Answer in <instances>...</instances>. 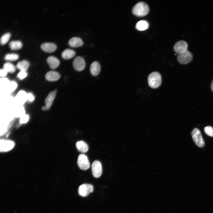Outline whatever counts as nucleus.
<instances>
[{
  "mask_svg": "<svg viewBox=\"0 0 213 213\" xmlns=\"http://www.w3.org/2000/svg\"><path fill=\"white\" fill-rule=\"evenodd\" d=\"M149 9L148 5L145 3L141 2L135 5L132 9V13L135 16L142 17L148 14Z\"/></svg>",
  "mask_w": 213,
  "mask_h": 213,
  "instance_id": "1",
  "label": "nucleus"
},
{
  "mask_svg": "<svg viewBox=\"0 0 213 213\" xmlns=\"http://www.w3.org/2000/svg\"><path fill=\"white\" fill-rule=\"evenodd\" d=\"M148 81L149 85L153 88H158L162 82V78L160 74L154 72L151 73L148 78Z\"/></svg>",
  "mask_w": 213,
  "mask_h": 213,
  "instance_id": "2",
  "label": "nucleus"
},
{
  "mask_svg": "<svg viewBox=\"0 0 213 213\" xmlns=\"http://www.w3.org/2000/svg\"><path fill=\"white\" fill-rule=\"evenodd\" d=\"M191 134L194 142L198 147L202 148L204 146V141L199 129L194 128L192 131Z\"/></svg>",
  "mask_w": 213,
  "mask_h": 213,
  "instance_id": "3",
  "label": "nucleus"
},
{
  "mask_svg": "<svg viewBox=\"0 0 213 213\" xmlns=\"http://www.w3.org/2000/svg\"><path fill=\"white\" fill-rule=\"evenodd\" d=\"M192 54L187 50L178 54L177 59L178 62L181 64H186L190 62L193 59Z\"/></svg>",
  "mask_w": 213,
  "mask_h": 213,
  "instance_id": "4",
  "label": "nucleus"
},
{
  "mask_svg": "<svg viewBox=\"0 0 213 213\" xmlns=\"http://www.w3.org/2000/svg\"><path fill=\"white\" fill-rule=\"evenodd\" d=\"M77 164L80 169L86 170L90 167V163L87 156L83 154L79 155L78 157Z\"/></svg>",
  "mask_w": 213,
  "mask_h": 213,
  "instance_id": "5",
  "label": "nucleus"
},
{
  "mask_svg": "<svg viewBox=\"0 0 213 213\" xmlns=\"http://www.w3.org/2000/svg\"><path fill=\"white\" fill-rule=\"evenodd\" d=\"M93 191V186L89 184L85 183L79 186L78 188L79 195L82 197H86Z\"/></svg>",
  "mask_w": 213,
  "mask_h": 213,
  "instance_id": "6",
  "label": "nucleus"
},
{
  "mask_svg": "<svg viewBox=\"0 0 213 213\" xmlns=\"http://www.w3.org/2000/svg\"><path fill=\"white\" fill-rule=\"evenodd\" d=\"M73 66L75 69L78 71H81L85 67V61L82 57L78 56L74 59L73 62Z\"/></svg>",
  "mask_w": 213,
  "mask_h": 213,
  "instance_id": "7",
  "label": "nucleus"
},
{
  "mask_svg": "<svg viewBox=\"0 0 213 213\" xmlns=\"http://www.w3.org/2000/svg\"><path fill=\"white\" fill-rule=\"evenodd\" d=\"M93 176L96 178L100 177L102 173V167L101 163L98 160L93 161L91 165Z\"/></svg>",
  "mask_w": 213,
  "mask_h": 213,
  "instance_id": "8",
  "label": "nucleus"
},
{
  "mask_svg": "<svg viewBox=\"0 0 213 213\" xmlns=\"http://www.w3.org/2000/svg\"><path fill=\"white\" fill-rule=\"evenodd\" d=\"M56 93L57 91L54 90L49 93L45 100V105L42 107L43 110H46L49 109L56 96Z\"/></svg>",
  "mask_w": 213,
  "mask_h": 213,
  "instance_id": "9",
  "label": "nucleus"
},
{
  "mask_svg": "<svg viewBox=\"0 0 213 213\" xmlns=\"http://www.w3.org/2000/svg\"><path fill=\"white\" fill-rule=\"evenodd\" d=\"M188 44L184 41H180L175 43L173 47L175 52L178 54L187 50Z\"/></svg>",
  "mask_w": 213,
  "mask_h": 213,
  "instance_id": "10",
  "label": "nucleus"
},
{
  "mask_svg": "<svg viewBox=\"0 0 213 213\" xmlns=\"http://www.w3.org/2000/svg\"><path fill=\"white\" fill-rule=\"evenodd\" d=\"M13 142L9 140H1L0 141L1 151H7L12 149L14 146Z\"/></svg>",
  "mask_w": 213,
  "mask_h": 213,
  "instance_id": "11",
  "label": "nucleus"
},
{
  "mask_svg": "<svg viewBox=\"0 0 213 213\" xmlns=\"http://www.w3.org/2000/svg\"><path fill=\"white\" fill-rule=\"evenodd\" d=\"M41 47L43 51L48 53L54 52L57 48V46L55 44L49 42L43 43L41 44Z\"/></svg>",
  "mask_w": 213,
  "mask_h": 213,
  "instance_id": "12",
  "label": "nucleus"
},
{
  "mask_svg": "<svg viewBox=\"0 0 213 213\" xmlns=\"http://www.w3.org/2000/svg\"><path fill=\"white\" fill-rule=\"evenodd\" d=\"M101 69L100 65L97 61L93 62L90 65V72L93 76L97 75L100 73Z\"/></svg>",
  "mask_w": 213,
  "mask_h": 213,
  "instance_id": "13",
  "label": "nucleus"
},
{
  "mask_svg": "<svg viewBox=\"0 0 213 213\" xmlns=\"http://www.w3.org/2000/svg\"><path fill=\"white\" fill-rule=\"evenodd\" d=\"M68 44L72 47H77L81 46L83 44V42L80 38L74 37L69 40Z\"/></svg>",
  "mask_w": 213,
  "mask_h": 213,
  "instance_id": "14",
  "label": "nucleus"
},
{
  "mask_svg": "<svg viewBox=\"0 0 213 213\" xmlns=\"http://www.w3.org/2000/svg\"><path fill=\"white\" fill-rule=\"evenodd\" d=\"M60 77V74L58 72L51 71L48 72L45 75L46 79L49 81H55L59 80Z\"/></svg>",
  "mask_w": 213,
  "mask_h": 213,
  "instance_id": "15",
  "label": "nucleus"
},
{
  "mask_svg": "<svg viewBox=\"0 0 213 213\" xmlns=\"http://www.w3.org/2000/svg\"><path fill=\"white\" fill-rule=\"evenodd\" d=\"M27 94L24 91L21 90L17 93L16 96L17 101L19 104L23 105L27 101Z\"/></svg>",
  "mask_w": 213,
  "mask_h": 213,
  "instance_id": "16",
  "label": "nucleus"
},
{
  "mask_svg": "<svg viewBox=\"0 0 213 213\" xmlns=\"http://www.w3.org/2000/svg\"><path fill=\"white\" fill-rule=\"evenodd\" d=\"M47 62L50 67L52 69L57 68L60 64L59 60L53 56L49 57L47 59Z\"/></svg>",
  "mask_w": 213,
  "mask_h": 213,
  "instance_id": "17",
  "label": "nucleus"
},
{
  "mask_svg": "<svg viewBox=\"0 0 213 213\" xmlns=\"http://www.w3.org/2000/svg\"><path fill=\"white\" fill-rule=\"evenodd\" d=\"M76 146L78 151L83 153L86 152L88 149V145L83 141H78L76 143Z\"/></svg>",
  "mask_w": 213,
  "mask_h": 213,
  "instance_id": "18",
  "label": "nucleus"
},
{
  "mask_svg": "<svg viewBox=\"0 0 213 213\" xmlns=\"http://www.w3.org/2000/svg\"><path fill=\"white\" fill-rule=\"evenodd\" d=\"M75 52L73 50L67 49L64 50L61 54V56L63 58L65 59H68L72 58L75 55Z\"/></svg>",
  "mask_w": 213,
  "mask_h": 213,
  "instance_id": "19",
  "label": "nucleus"
},
{
  "mask_svg": "<svg viewBox=\"0 0 213 213\" xmlns=\"http://www.w3.org/2000/svg\"><path fill=\"white\" fill-rule=\"evenodd\" d=\"M149 26V24L147 21L141 20L137 22L135 28L138 30L143 31L147 29Z\"/></svg>",
  "mask_w": 213,
  "mask_h": 213,
  "instance_id": "20",
  "label": "nucleus"
},
{
  "mask_svg": "<svg viewBox=\"0 0 213 213\" xmlns=\"http://www.w3.org/2000/svg\"><path fill=\"white\" fill-rule=\"evenodd\" d=\"M29 62L25 60L18 62L16 65V67L20 71H26L29 66Z\"/></svg>",
  "mask_w": 213,
  "mask_h": 213,
  "instance_id": "21",
  "label": "nucleus"
},
{
  "mask_svg": "<svg viewBox=\"0 0 213 213\" xmlns=\"http://www.w3.org/2000/svg\"><path fill=\"white\" fill-rule=\"evenodd\" d=\"M22 46V43L20 41H12L9 43V48L12 50H17L21 49Z\"/></svg>",
  "mask_w": 213,
  "mask_h": 213,
  "instance_id": "22",
  "label": "nucleus"
},
{
  "mask_svg": "<svg viewBox=\"0 0 213 213\" xmlns=\"http://www.w3.org/2000/svg\"><path fill=\"white\" fill-rule=\"evenodd\" d=\"M3 68L8 72L13 73L15 71V68L14 65L9 62H6L3 65Z\"/></svg>",
  "mask_w": 213,
  "mask_h": 213,
  "instance_id": "23",
  "label": "nucleus"
},
{
  "mask_svg": "<svg viewBox=\"0 0 213 213\" xmlns=\"http://www.w3.org/2000/svg\"><path fill=\"white\" fill-rule=\"evenodd\" d=\"M19 57L17 54L11 53L6 54L4 56V59L7 60L14 61L17 60Z\"/></svg>",
  "mask_w": 213,
  "mask_h": 213,
  "instance_id": "24",
  "label": "nucleus"
},
{
  "mask_svg": "<svg viewBox=\"0 0 213 213\" xmlns=\"http://www.w3.org/2000/svg\"><path fill=\"white\" fill-rule=\"evenodd\" d=\"M10 33H6L2 36L0 38V43L2 45L5 44L9 40L11 36Z\"/></svg>",
  "mask_w": 213,
  "mask_h": 213,
  "instance_id": "25",
  "label": "nucleus"
},
{
  "mask_svg": "<svg viewBox=\"0 0 213 213\" xmlns=\"http://www.w3.org/2000/svg\"><path fill=\"white\" fill-rule=\"evenodd\" d=\"M204 130L207 135L213 137V127L210 126L205 127L204 128Z\"/></svg>",
  "mask_w": 213,
  "mask_h": 213,
  "instance_id": "26",
  "label": "nucleus"
},
{
  "mask_svg": "<svg viewBox=\"0 0 213 213\" xmlns=\"http://www.w3.org/2000/svg\"><path fill=\"white\" fill-rule=\"evenodd\" d=\"M17 84L14 81L10 82L7 88L10 91H14L17 88Z\"/></svg>",
  "mask_w": 213,
  "mask_h": 213,
  "instance_id": "27",
  "label": "nucleus"
},
{
  "mask_svg": "<svg viewBox=\"0 0 213 213\" xmlns=\"http://www.w3.org/2000/svg\"><path fill=\"white\" fill-rule=\"evenodd\" d=\"M27 75L28 74L26 71H20L17 74V76L18 79L22 80L26 77Z\"/></svg>",
  "mask_w": 213,
  "mask_h": 213,
  "instance_id": "28",
  "label": "nucleus"
},
{
  "mask_svg": "<svg viewBox=\"0 0 213 213\" xmlns=\"http://www.w3.org/2000/svg\"><path fill=\"white\" fill-rule=\"evenodd\" d=\"M29 119V115L28 114H24L21 117L20 122L21 124L26 123L27 122Z\"/></svg>",
  "mask_w": 213,
  "mask_h": 213,
  "instance_id": "29",
  "label": "nucleus"
},
{
  "mask_svg": "<svg viewBox=\"0 0 213 213\" xmlns=\"http://www.w3.org/2000/svg\"><path fill=\"white\" fill-rule=\"evenodd\" d=\"M10 82L9 80L6 78H3L1 80V83L4 87H7Z\"/></svg>",
  "mask_w": 213,
  "mask_h": 213,
  "instance_id": "30",
  "label": "nucleus"
},
{
  "mask_svg": "<svg viewBox=\"0 0 213 213\" xmlns=\"http://www.w3.org/2000/svg\"><path fill=\"white\" fill-rule=\"evenodd\" d=\"M27 99L29 102H32L34 100L35 97L32 93H29L27 94Z\"/></svg>",
  "mask_w": 213,
  "mask_h": 213,
  "instance_id": "31",
  "label": "nucleus"
},
{
  "mask_svg": "<svg viewBox=\"0 0 213 213\" xmlns=\"http://www.w3.org/2000/svg\"><path fill=\"white\" fill-rule=\"evenodd\" d=\"M8 72L3 68L0 70V76L1 77H4L6 75Z\"/></svg>",
  "mask_w": 213,
  "mask_h": 213,
  "instance_id": "32",
  "label": "nucleus"
},
{
  "mask_svg": "<svg viewBox=\"0 0 213 213\" xmlns=\"http://www.w3.org/2000/svg\"><path fill=\"white\" fill-rule=\"evenodd\" d=\"M211 88L212 92H213V80L212 81L211 85Z\"/></svg>",
  "mask_w": 213,
  "mask_h": 213,
  "instance_id": "33",
  "label": "nucleus"
}]
</instances>
